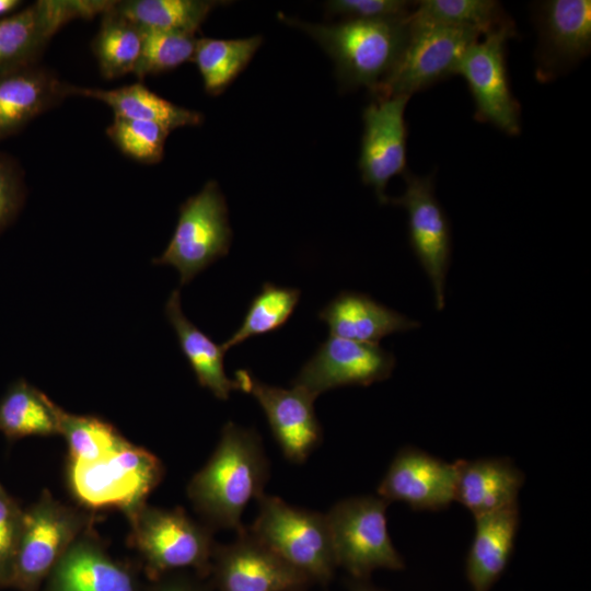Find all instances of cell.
<instances>
[{
    "mask_svg": "<svg viewBox=\"0 0 591 591\" xmlns=\"http://www.w3.org/2000/svg\"><path fill=\"white\" fill-rule=\"evenodd\" d=\"M22 511L0 488V586L11 573L21 528Z\"/></svg>",
    "mask_w": 591,
    "mask_h": 591,
    "instance_id": "cell-37",
    "label": "cell"
},
{
    "mask_svg": "<svg viewBox=\"0 0 591 591\" xmlns=\"http://www.w3.org/2000/svg\"><path fill=\"white\" fill-rule=\"evenodd\" d=\"M415 1L406 0H331L325 2L329 14L345 20H389L408 15Z\"/></svg>",
    "mask_w": 591,
    "mask_h": 591,
    "instance_id": "cell-35",
    "label": "cell"
},
{
    "mask_svg": "<svg viewBox=\"0 0 591 591\" xmlns=\"http://www.w3.org/2000/svg\"><path fill=\"white\" fill-rule=\"evenodd\" d=\"M108 0H39L0 19V73L38 63L50 38L68 22L103 14Z\"/></svg>",
    "mask_w": 591,
    "mask_h": 591,
    "instance_id": "cell-12",
    "label": "cell"
},
{
    "mask_svg": "<svg viewBox=\"0 0 591 591\" xmlns=\"http://www.w3.org/2000/svg\"><path fill=\"white\" fill-rule=\"evenodd\" d=\"M194 34L142 28V47L132 74L139 79L173 70L193 60Z\"/></svg>",
    "mask_w": 591,
    "mask_h": 591,
    "instance_id": "cell-33",
    "label": "cell"
},
{
    "mask_svg": "<svg viewBox=\"0 0 591 591\" xmlns=\"http://www.w3.org/2000/svg\"><path fill=\"white\" fill-rule=\"evenodd\" d=\"M410 96L374 99L363 111V135L359 169L364 184L371 186L380 204H389V181L406 170L405 108Z\"/></svg>",
    "mask_w": 591,
    "mask_h": 591,
    "instance_id": "cell-16",
    "label": "cell"
},
{
    "mask_svg": "<svg viewBox=\"0 0 591 591\" xmlns=\"http://www.w3.org/2000/svg\"><path fill=\"white\" fill-rule=\"evenodd\" d=\"M538 32L536 76L548 81L568 71L591 50V1L548 0L535 3Z\"/></svg>",
    "mask_w": 591,
    "mask_h": 591,
    "instance_id": "cell-17",
    "label": "cell"
},
{
    "mask_svg": "<svg viewBox=\"0 0 591 591\" xmlns=\"http://www.w3.org/2000/svg\"><path fill=\"white\" fill-rule=\"evenodd\" d=\"M387 506L379 496H358L339 500L325 514L336 565L354 579L405 567L387 531Z\"/></svg>",
    "mask_w": 591,
    "mask_h": 591,
    "instance_id": "cell-4",
    "label": "cell"
},
{
    "mask_svg": "<svg viewBox=\"0 0 591 591\" xmlns=\"http://www.w3.org/2000/svg\"><path fill=\"white\" fill-rule=\"evenodd\" d=\"M260 44L259 35L236 39H197L193 60L205 91L211 95L222 93L245 69Z\"/></svg>",
    "mask_w": 591,
    "mask_h": 591,
    "instance_id": "cell-28",
    "label": "cell"
},
{
    "mask_svg": "<svg viewBox=\"0 0 591 591\" xmlns=\"http://www.w3.org/2000/svg\"><path fill=\"white\" fill-rule=\"evenodd\" d=\"M171 131L152 121L114 117L106 136L127 157L143 163H159Z\"/></svg>",
    "mask_w": 591,
    "mask_h": 591,
    "instance_id": "cell-34",
    "label": "cell"
},
{
    "mask_svg": "<svg viewBox=\"0 0 591 591\" xmlns=\"http://www.w3.org/2000/svg\"><path fill=\"white\" fill-rule=\"evenodd\" d=\"M409 15L334 24L283 20L309 34L328 54L344 89L364 86L372 94L393 70L407 43Z\"/></svg>",
    "mask_w": 591,
    "mask_h": 591,
    "instance_id": "cell-2",
    "label": "cell"
},
{
    "mask_svg": "<svg viewBox=\"0 0 591 591\" xmlns=\"http://www.w3.org/2000/svg\"><path fill=\"white\" fill-rule=\"evenodd\" d=\"M22 5L20 0H0V19L18 12Z\"/></svg>",
    "mask_w": 591,
    "mask_h": 591,
    "instance_id": "cell-39",
    "label": "cell"
},
{
    "mask_svg": "<svg viewBox=\"0 0 591 591\" xmlns=\"http://www.w3.org/2000/svg\"><path fill=\"white\" fill-rule=\"evenodd\" d=\"M216 0H125L112 9L141 28L195 34L218 5Z\"/></svg>",
    "mask_w": 591,
    "mask_h": 591,
    "instance_id": "cell-26",
    "label": "cell"
},
{
    "mask_svg": "<svg viewBox=\"0 0 591 591\" xmlns=\"http://www.w3.org/2000/svg\"><path fill=\"white\" fill-rule=\"evenodd\" d=\"M237 390L252 395L263 408L274 439L283 456L302 464L321 444L323 430L314 410V396L292 386L266 384L250 371L235 372Z\"/></svg>",
    "mask_w": 591,
    "mask_h": 591,
    "instance_id": "cell-13",
    "label": "cell"
},
{
    "mask_svg": "<svg viewBox=\"0 0 591 591\" xmlns=\"http://www.w3.org/2000/svg\"><path fill=\"white\" fill-rule=\"evenodd\" d=\"M456 468L414 447H404L395 454L378 486V496L402 501L414 510L438 511L454 501Z\"/></svg>",
    "mask_w": 591,
    "mask_h": 591,
    "instance_id": "cell-18",
    "label": "cell"
},
{
    "mask_svg": "<svg viewBox=\"0 0 591 591\" xmlns=\"http://www.w3.org/2000/svg\"><path fill=\"white\" fill-rule=\"evenodd\" d=\"M0 431L10 439L58 433L55 403L20 379L0 399Z\"/></svg>",
    "mask_w": 591,
    "mask_h": 591,
    "instance_id": "cell-27",
    "label": "cell"
},
{
    "mask_svg": "<svg viewBox=\"0 0 591 591\" xmlns=\"http://www.w3.org/2000/svg\"><path fill=\"white\" fill-rule=\"evenodd\" d=\"M209 575L217 591H306L312 584L247 528L232 543L216 545Z\"/></svg>",
    "mask_w": 591,
    "mask_h": 591,
    "instance_id": "cell-15",
    "label": "cell"
},
{
    "mask_svg": "<svg viewBox=\"0 0 591 591\" xmlns=\"http://www.w3.org/2000/svg\"><path fill=\"white\" fill-rule=\"evenodd\" d=\"M113 3L102 14L100 30L91 44L100 72L106 79L132 73L142 47V28L117 14Z\"/></svg>",
    "mask_w": 591,
    "mask_h": 591,
    "instance_id": "cell-29",
    "label": "cell"
},
{
    "mask_svg": "<svg viewBox=\"0 0 591 591\" xmlns=\"http://www.w3.org/2000/svg\"><path fill=\"white\" fill-rule=\"evenodd\" d=\"M79 517L49 495L22 512L16 552L7 586L35 591L76 541Z\"/></svg>",
    "mask_w": 591,
    "mask_h": 591,
    "instance_id": "cell-10",
    "label": "cell"
},
{
    "mask_svg": "<svg viewBox=\"0 0 591 591\" xmlns=\"http://www.w3.org/2000/svg\"><path fill=\"white\" fill-rule=\"evenodd\" d=\"M248 531L312 583L327 584L337 567L326 515L264 494Z\"/></svg>",
    "mask_w": 591,
    "mask_h": 591,
    "instance_id": "cell-3",
    "label": "cell"
},
{
    "mask_svg": "<svg viewBox=\"0 0 591 591\" xmlns=\"http://www.w3.org/2000/svg\"><path fill=\"white\" fill-rule=\"evenodd\" d=\"M346 583L349 591H382L380 589L374 588L372 584H370L367 581V579L350 578L347 580Z\"/></svg>",
    "mask_w": 591,
    "mask_h": 591,
    "instance_id": "cell-40",
    "label": "cell"
},
{
    "mask_svg": "<svg viewBox=\"0 0 591 591\" xmlns=\"http://www.w3.org/2000/svg\"><path fill=\"white\" fill-rule=\"evenodd\" d=\"M0 488H1V486H0Z\"/></svg>",
    "mask_w": 591,
    "mask_h": 591,
    "instance_id": "cell-41",
    "label": "cell"
},
{
    "mask_svg": "<svg viewBox=\"0 0 591 591\" xmlns=\"http://www.w3.org/2000/svg\"><path fill=\"white\" fill-rule=\"evenodd\" d=\"M404 177V194L389 202L407 211L410 247L431 282L434 306L441 311L451 262L450 222L434 195L433 175L418 176L407 171Z\"/></svg>",
    "mask_w": 591,
    "mask_h": 591,
    "instance_id": "cell-11",
    "label": "cell"
},
{
    "mask_svg": "<svg viewBox=\"0 0 591 591\" xmlns=\"http://www.w3.org/2000/svg\"><path fill=\"white\" fill-rule=\"evenodd\" d=\"M129 515L135 544L152 578L183 568L210 573L216 544L209 526L196 523L182 509L141 506Z\"/></svg>",
    "mask_w": 591,
    "mask_h": 591,
    "instance_id": "cell-7",
    "label": "cell"
},
{
    "mask_svg": "<svg viewBox=\"0 0 591 591\" xmlns=\"http://www.w3.org/2000/svg\"><path fill=\"white\" fill-rule=\"evenodd\" d=\"M300 296L298 288L264 282L251 301L240 327L221 345L223 349L227 351L251 337L279 329L292 315Z\"/></svg>",
    "mask_w": 591,
    "mask_h": 591,
    "instance_id": "cell-31",
    "label": "cell"
},
{
    "mask_svg": "<svg viewBox=\"0 0 591 591\" xmlns=\"http://www.w3.org/2000/svg\"><path fill=\"white\" fill-rule=\"evenodd\" d=\"M71 85L38 63L0 73V140L71 96Z\"/></svg>",
    "mask_w": 591,
    "mask_h": 591,
    "instance_id": "cell-19",
    "label": "cell"
},
{
    "mask_svg": "<svg viewBox=\"0 0 591 591\" xmlns=\"http://www.w3.org/2000/svg\"><path fill=\"white\" fill-rule=\"evenodd\" d=\"M475 533L466 557L473 591H489L506 570L520 524L519 505L475 517Z\"/></svg>",
    "mask_w": 591,
    "mask_h": 591,
    "instance_id": "cell-22",
    "label": "cell"
},
{
    "mask_svg": "<svg viewBox=\"0 0 591 591\" xmlns=\"http://www.w3.org/2000/svg\"><path fill=\"white\" fill-rule=\"evenodd\" d=\"M269 479V461L254 428L228 421L205 466L187 487L195 509L210 529L243 532L241 518L252 499L263 496Z\"/></svg>",
    "mask_w": 591,
    "mask_h": 591,
    "instance_id": "cell-1",
    "label": "cell"
},
{
    "mask_svg": "<svg viewBox=\"0 0 591 591\" xmlns=\"http://www.w3.org/2000/svg\"><path fill=\"white\" fill-rule=\"evenodd\" d=\"M165 315L174 328L179 348L198 384L210 391L218 399L227 401L230 393L237 390V384L225 374L223 363L225 350L185 316L178 289L170 294L165 303Z\"/></svg>",
    "mask_w": 591,
    "mask_h": 591,
    "instance_id": "cell-24",
    "label": "cell"
},
{
    "mask_svg": "<svg viewBox=\"0 0 591 591\" xmlns=\"http://www.w3.org/2000/svg\"><path fill=\"white\" fill-rule=\"evenodd\" d=\"M55 415L58 433L67 441L71 463L96 462L127 441L111 424L99 417L70 414L56 404Z\"/></svg>",
    "mask_w": 591,
    "mask_h": 591,
    "instance_id": "cell-30",
    "label": "cell"
},
{
    "mask_svg": "<svg viewBox=\"0 0 591 591\" xmlns=\"http://www.w3.org/2000/svg\"><path fill=\"white\" fill-rule=\"evenodd\" d=\"M510 19L472 44L460 59L454 76L467 83L480 121H487L509 136L521 130L520 105L513 97L507 70V43L515 37Z\"/></svg>",
    "mask_w": 591,
    "mask_h": 591,
    "instance_id": "cell-9",
    "label": "cell"
},
{
    "mask_svg": "<svg viewBox=\"0 0 591 591\" xmlns=\"http://www.w3.org/2000/svg\"><path fill=\"white\" fill-rule=\"evenodd\" d=\"M232 230L224 196L216 181H209L199 193L179 207L174 233L154 265H171L185 286L199 273L229 253Z\"/></svg>",
    "mask_w": 591,
    "mask_h": 591,
    "instance_id": "cell-5",
    "label": "cell"
},
{
    "mask_svg": "<svg viewBox=\"0 0 591 591\" xmlns=\"http://www.w3.org/2000/svg\"><path fill=\"white\" fill-rule=\"evenodd\" d=\"M454 500L479 517L514 503L524 484L523 472L508 457L459 460Z\"/></svg>",
    "mask_w": 591,
    "mask_h": 591,
    "instance_id": "cell-20",
    "label": "cell"
},
{
    "mask_svg": "<svg viewBox=\"0 0 591 591\" xmlns=\"http://www.w3.org/2000/svg\"><path fill=\"white\" fill-rule=\"evenodd\" d=\"M412 15L418 20L455 27H468L483 34L509 20L494 0H420Z\"/></svg>",
    "mask_w": 591,
    "mask_h": 591,
    "instance_id": "cell-32",
    "label": "cell"
},
{
    "mask_svg": "<svg viewBox=\"0 0 591 591\" xmlns=\"http://www.w3.org/2000/svg\"><path fill=\"white\" fill-rule=\"evenodd\" d=\"M26 195L24 174L20 164L0 152V233L18 217Z\"/></svg>",
    "mask_w": 591,
    "mask_h": 591,
    "instance_id": "cell-36",
    "label": "cell"
},
{
    "mask_svg": "<svg viewBox=\"0 0 591 591\" xmlns=\"http://www.w3.org/2000/svg\"><path fill=\"white\" fill-rule=\"evenodd\" d=\"M329 335L366 344L394 333L418 328L420 323L356 291H341L317 314Z\"/></svg>",
    "mask_w": 591,
    "mask_h": 591,
    "instance_id": "cell-21",
    "label": "cell"
},
{
    "mask_svg": "<svg viewBox=\"0 0 591 591\" xmlns=\"http://www.w3.org/2000/svg\"><path fill=\"white\" fill-rule=\"evenodd\" d=\"M47 581V591H138L128 568L83 540L73 542Z\"/></svg>",
    "mask_w": 591,
    "mask_h": 591,
    "instance_id": "cell-23",
    "label": "cell"
},
{
    "mask_svg": "<svg viewBox=\"0 0 591 591\" xmlns=\"http://www.w3.org/2000/svg\"><path fill=\"white\" fill-rule=\"evenodd\" d=\"M162 475L163 466L155 455L126 441L102 460L71 463L70 484L85 506L120 508L131 513L143 506Z\"/></svg>",
    "mask_w": 591,
    "mask_h": 591,
    "instance_id": "cell-8",
    "label": "cell"
},
{
    "mask_svg": "<svg viewBox=\"0 0 591 591\" xmlns=\"http://www.w3.org/2000/svg\"><path fill=\"white\" fill-rule=\"evenodd\" d=\"M70 93L106 104L113 109L114 117L157 123L170 131L198 126L204 120L201 113L161 97L141 82L108 90L71 85Z\"/></svg>",
    "mask_w": 591,
    "mask_h": 591,
    "instance_id": "cell-25",
    "label": "cell"
},
{
    "mask_svg": "<svg viewBox=\"0 0 591 591\" xmlns=\"http://www.w3.org/2000/svg\"><path fill=\"white\" fill-rule=\"evenodd\" d=\"M395 357L379 344H366L331 336L302 366L292 386L315 398L341 386H369L387 380L395 368Z\"/></svg>",
    "mask_w": 591,
    "mask_h": 591,
    "instance_id": "cell-14",
    "label": "cell"
},
{
    "mask_svg": "<svg viewBox=\"0 0 591 591\" xmlns=\"http://www.w3.org/2000/svg\"><path fill=\"white\" fill-rule=\"evenodd\" d=\"M148 591H208L205 587L184 578L169 579Z\"/></svg>",
    "mask_w": 591,
    "mask_h": 591,
    "instance_id": "cell-38",
    "label": "cell"
},
{
    "mask_svg": "<svg viewBox=\"0 0 591 591\" xmlns=\"http://www.w3.org/2000/svg\"><path fill=\"white\" fill-rule=\"evenodd\" d=\"M407 43L386 79L372 93L374 99L412 96L438 81L455 74L467 48L484 35L468 27H455L418 20L409 15Z\"/></svg>",
    "mask_w": 591,
    "mask_h": 591,
    "instance_id": "cell-6",
    "label": "cell"
}]
</instances>
